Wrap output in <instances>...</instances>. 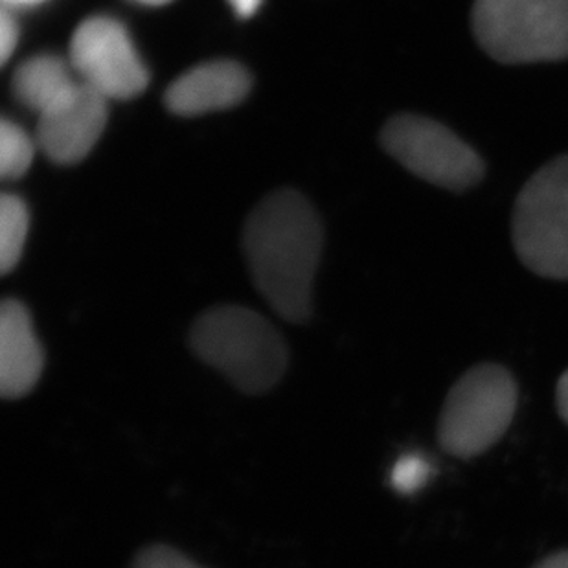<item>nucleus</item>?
<instances>
[{
  "mask_svg": "<svg viewBox=\"0 0 568 568\" xmlns=\"http://www.w3.org/2000/svg\"><path fill=\"white\" fill-rule=\"evenodd\" d=\"M70 64L83 83L108 100L139 97L150 81L128 30L113 17H91L75 28Z\"/></svg>",
  "mask_w": 568,
  "mask_h": 568,
  "instance_id": "obj_7",
  "label": "nucleus"
},
{
  "mask_svg": "<svg viewBox=\"0 0 568 568\" xmlns=\"http://www.w3.org/2000/svg\"><path fill=\"white\" fill-rule=\"evenodd\" d=\"M134 2L144 6H164L168 4V2H172V0H134Z\"/></svg>",
  "mask_w": 568,
  "mask_h": 568,
  "instance_id": "obj_20",
  "label": "nucleus"
},
{
  "mask_svg": "<svg viewBox=\"0 0 568 568\" xmlns=\"http://www.w3.org/2000/svg\"><path fill=\"white\" fill-rule=\"evenodd\" d=\"M32 2L38 0H6V4H32Z\"/></svg>",
  "mask_w": 568,
  "mask_h": 568,
  "instance_id": "obj_21",
  "label": "nucleus"
},
{
  "mask_svg": "<svg viewBox=\"0 0 568 568\" xmlns=\"http://www.w3.org/2000/svg\"><path fill=\"white\" fill-rule=\"evenodd\" d=\"M190 346L245 394H262L284 376L290 349L278 329L243 306H217L193 322Z\"/></svg>",
  "mask_w": 568,
  "mask_h": 568,
  "instance_id": "obj_2",
  "label": "nucleus"
},
{
  "mask_svg": "<svg viewBox=\"0 0 568 568\" xmlns=\"http://www.w3.org/2000/svg\"><path fill=\"white\" fill-rule=\"evenodd\" d=\"M534 568H568V550H561L541 559Z\"/></svg>",
  "mask_w": 568,
  "mask_h": 568,
  "instance_id": "obj_19",
  "label": "nucleus"
},
{
  "mask_svg": "<svg viewBox=\"0 0 568 568\" xmlns=\"http://www.w3.org/2000/svg\"><path fill=\"white\" fill-rule=\"evenodd\" d=\"M133 568H203L166 545H153L139 552Z\"/></svg>",
  "mask_w": 568,
  "mask_h": 568,
  "instance_id": "obj_15",
  "label": "nucleus"
},
{
  "mask_svg": "<svg viewBox=\"0 0 568 568\" xmlns=\"http://www.w3.org/2000/svg\"><path fill=\"white\" fill-rule=\"evenodd\" d=\"M108 98L80 81L74 92L39 116L38 144L58 164H78L108 125Z\"/></svg>",
  "mask_w": 568,
  "mask_h": 568,
  "instance_id": "obj_8",
  "label": "nucleus"
},
{
  "mask_svg": "<svg viewBox=\"0 0 568 568\" xmlns=\"http://www.w3.org/2000/svg\"><path fill=\"white\" fill-rule=\"evenodd\" d=\"M381 145L413 175L450 192L477 186L486 173L483 156L471 145L422 114L392 116L381 131Z\"/></svg>",
  "mask_w": 568,
  "mask_h": 568,
  "instance_id": "obj_6",
  "label": "nucleus"
},
{
  "mask_svg": "<svg viewBox=\"0 0 568 568\" xmlns=\"http://www.w3.org/2000/svg\"><path fill=\"white\" fill-rule=\"evenodd\" d=\"M19 41V27H17L16 17L11 16L8 6L0 13V60L2 63L10 60L13 50Z\"/></svg>",
  "mask_w": 568,
  "mask_h": 568,
  "instance_id": "obj_16",
  "label": "nucleus"
},
{
  "mask_svg": "<svg viewBox=\"0 0 568 568\" xmlns=\"http://www.w3.org/2000/svg\"><path fill=\"white\" fill-rule=\"evenodd\" d=\"M72 70L70 61L67 63L60 55H33L16 70L11 83L13 94L41 116L63 102L80 85L81 80H75Z\"/></svg>",
  "mask_w": 568,
  "mask_h": 568,
  "instance_id": "obj_11",
  "label": "nucleus"
},
{
  "mask_svg": "<svg viewBox=\"0 0 568 568\" xmlns=\"http://www.w3.org/2000/svg\"><path fill=\"white\" fill-rule=\"evenodd\" d=\"M511 240L531 273L568 280V155L556 156L523 186L515 199Z\"/></svg>",
  "mask_w": 568,
  "mask_h": 568,
  "instance_id": "obj_5",
  "label": "nucleus"
},
{
  "mask_svg": "<svg viewBox=\"0 0 568 568\" xmlns=\"http://www.w3.org/2000/svg\"><path fill=\"white\" fill-rule=\"evenodd\" d=\"M556 405H558L559 416L568 425V371L559 377L558 388H556Z\"/></svg>",
  "mask_w": 568,
  "mask_h": 568,
  "instance_id": "obj_17",
  "label": "nucleus"
},
{
  "mask_svg": "<svg viewBox=\"0 0 568 568\" xmlns=\"http://www.w3.org/2000/svg\"><path fill=\"white\" fill-rule=\"evenodd\" d=\"M30 215L21 197L6 193L0 199V271L10 273L27 245Z\"/></svg>",
  "mask_w": 568,
  "mask_h": 568,
  "instance_id": "obj_12",
  "label": "nucleus"
},
{
  "mask_svg": "<svg viewBox=\"0 0 568 568\" xmlns=\"http://www.w3.org/2000/svg\"><path fill=\"white\" fill-rule=\"evenodd\" d=\"M44 355L32 316L19 301L0 307V394L4 399L27 396L43 374Z\"/></svg>",
  "mask_w": 568,
  "mask_h": 568,
  "instance_id": "obj_10",
  "label": "nucleus"
},
{
  "mask_svg": "<svg viewBox=\"0 0 568 568\" xmlns=\"http://www.w3.org/2000/svg\"><path fill=\"white\" fill-rule=\"evenodd\" d=\"M253 87L248 70L236 61H212L184 72L168 87L166 105L173 114L199 116L231 109Z\"/></svg>",
  "mask_w": 568,
  "mask_h": 568,
  "instance_id": "obj_9",
  "label": "nucleus"
},
{
  "mask_svg": "<svg viewBox=\"0 0 568 568\" xmlns=\"http://www.w3.org/2000/svg\"><path fill=\"white\" fill-rule=\"evenodd\" d=\"M229 2H231L237 16L243 17V19L253 17L260 4H262V0H229Z\"/></svg>",
  "mask_w": 568,
  "mask_h": 568,
  "instance_id": "obj_18",
  "label": "nucleus"
},
{
  "mask_svg": "<svg viewBox=\"0 0 568 568\" xmlns=\"http://www.w3.org/2000/svg\"><path fill=\"white\" fill-rule=\"evenodd\" d=\"M517 408V385L505 366L478 365L450 388L438 422L447 455L469 460L506 435Z\"/></svg>",
  "mask_w": 568,
  "mask_h": 568,
  "instance_id": "obj_4",
  "label": "nucleus"
},
{
  "mask_svg": "<svg viewBox=\"0 0 568 568\" xmlns=\"http://www.w3.org/2000/svg\"><path fill=\"white\" fill-rule=\"evenodd\" d=\"M36 144L24 129L10 120L0 124V175L6 181L21 179L30 170Z\"/></svg>",
  "mask_w": 568,
  "mask_h": 568,
  "instance_id": "obj_13",
  "label": "nucleus"
},
{
  "mask_svg": "<svg viewBox=\"0 0 568 568\" xmlns=\"http://www.w3.org/2000/svg\"><path fill=\"white\" fill-rule=\"evenodd\" d=\"M471 28L497 63L568 60V0H475Z\"/></svg>",
  "mask_w": 568,
  "mask_h": 568,
  "instance_id": "obj_3",
  "label": "nucleus"
},
{
  "mask_svg": "<svg viewBox=\"0 0 568 568\" xmlns=\"http://www.w3.org/2000/svg\"><path fill=\"white\" fill-rule=\"evenodd\" d=\"M243 247L254 284L274 312L306 322L322 256V225L312 203L295 190L271 193L248 215Z\"/></svg>",
  "mask_w": 568,
  "mask_h": 568,
  "instance_id": "obj_1",
  "label": "nucleus"
},
{
  "mask_svg": "<svg viewBox=\"0 0 568 568\" xmlns=\"http://www.w3.org/2000/svg\"><path fill=\"white\" fill-rule=\"evenodd\" d=\"M430 477V464L424 456L407 455L396 462L392 469L390 484L397 494L413 495L424 488Z\"/></svg>",
  "mask_w": 568,
  "mask_h": 568,
  "instance_id": "obj_14",
  "label": "nucleus"
}]
</instances>
